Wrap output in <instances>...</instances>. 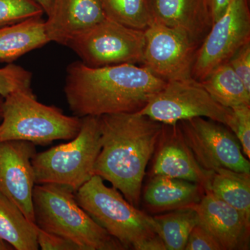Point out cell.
<instances>
[{
  "mask_svg": "<svg viewBox=\"0 0 250 250\" xmlns=\"http://www.w3.org/2000/svg\"><path fill=\"white\" fill-rule=\"evenodd\" d=\"M250 42L249 1L231 0L197 49L192 78L198 82L205 80L215 68L228 62L238 49Z\"/></svg>",
  "mask_w": 250,
  "mask_h": 250,
  "instance_id": "cell-10",
  "label": "cell"
},
{
  "mask_svg": "<svg viewBox=\"0 0 250 250\" xmlns=\"http://www.w3.org/2000/svg\"><path fill=\"white\" fill-rule=\"evenodd\" d=\"M100 149V118L83 117L80 132L74 139L33 157L36 184H57L76 192L94 176Z\"/></svg>",
  "mask_w": 250,
  "mask_h": 250,
  "instance_id": "cell-6",
  "label": "cell"
},
{
  "mask_svg": "<svg viewBox=\"0 0 250 250\" xmlns=\"http://www.w3.org/2000/svg\"><path fill=\"white\" fill-rule=\"evenodd\" d=\"M99 118L101 149L94 175L110 182L137 208L146 167L159 145L164 124L138 112Z\"/></svg>",
  "mask_w": 250,
  "mask_h": 250,
  "instance_id": "cell-2",
  "label": "cell"
},
{
  "mask_svg": "<svg viewBox=\"0 0 250 250\" xmlns=\"http://www.w3.org/2000/svg\"><path fill=\"white\" fill-rule=\"evenodd\" d=\"M153 167L154 175L188 181L210 190L213 171L200 166L183 139L178 124L164 125Z\"/></svg>",
  "mask_w": 250,
  "mask_h": 250,
  "instance_id": "cell-14",
  "label": "cell"
},
{
  "mask_svg": "<svg viewBox=\"0 0 250 250\" xmlns=\"http://www.w3.org/2000/svg\"><path fill=\"white\" fill-rule=\"evenodd\" d=\"M200 82L212 98L225 107L250 105V92L228 62L219 65Z\"/></svg>",
  "mask_w": 250,
  "mask_h": 250,
  "instance_id": "cell-20",
  "label": "cell"
},
{
  "mask_svg": "<svg viewBox=\"0 0 250 250\" xmlns=\"http://www.w3.org/2000/svg\"><path fill=\"white\" fill-rule=\"evenodd\" d=\"M154 22L187 35L200 47L213 25L208 0H151Z\"/></svg>",
  "mask_w": 250,
  "mask_h": 250,
  "instance_id": "cell-16",
  "label": "cell"
},
{
  "mask_svg": "<svg viewBox=\"0 0 250 250\" xmlns=\"http://www.w3.org/2000/svg\"><path fill=\"white\" fill-rule=\"evenodd\" d=\"M199 224L215 237L224 250H249L250 218L206 190L194 205Z\"/></svg>",
  "mask_w": 250,
  "mask_h": 250,
  "instance_id": "cell-13",
  "label": "cell"
},
{
  "mask_svg": "<svg viewBox=\"0 0 250 250\" xmlns=\"http://www.w3.org/2000/svg\"><path fill=\"white\" fill-rule=\"evenodd\" d=\"M138 113L164 125L202 117L228 126L231 108L215 102L200 82L190 78L167 82Z\"/></svg>",
  "mask_w": 250,
  "mask_h": 250,
  "instance_id": "cell-7",
  "label": "cell"
},
{
  "mask_svg": "<svg viewBox=\"0 0 250 250\" xmlns=\"http://www.w3.org/2000/svg\"><path fill=\"white\" fill-rule=\"evenodd\" d=\"M37 241L42 250H82L80 246L63 237L39 228Z\"/></svg>",
  "mask_w": 250,
  "mask_h": 250,
  "instance_id": "cell-29",
  "label": "cell"
},
{
  "mask_svg": "<svg viewBox=\"0 0 250 250\" xmlns=\"http://www.w3.org/2000/svg\"><path fill=\"white\" fill-rule=\"evenodd\" d=\"M228 62L250 92V42L238 49Z\"/></svg>",
  "mask_w": 250,
  "mask_h": 250,
  "instance_id": "cell-28",
  "label": "cell"
},
{
  "mask_svg": "<svg viewBox=\"0 0 250 250\" xmlns=\"http://www.w3.org/2000/svg\"><path fill=\"white\" fill-rule=\"evenodd\" d=\"M185 250H224L215 237L200 224L189 235Z\"/></svg>",
  "mask_w": 250,
  "mask_h": 250,
  "instance_id": "cell-27",
  "label": "cell"
},
{
  "mask_svg": "<svg viewBox=\"0 0 250 250\" xmlns=\"http://www.w3.org/2000/svg\"><path fill=\"white\" fill-rule=\"evenodd\" d=\"M210 190L250 218V173L226 168L213 170Z\"/></svg>",
  "mask_w": 250,
  "mask_h": 250,
  "instance_id": "cell-21",
  "label": "cell"
},
{
  "mask_svg": "<svg viewBox=\"0 0 250 250\" xmlns=\"http://www.w3.org/2000/svg\"><path fill=\"white\" fill-rule=\"evenodd\" d=\"M35 1L40 4L41 7L43 9L44 12L47 16L52 9V0H35Z\"/></svg>",
  "mask_w": 250,
  "mask_h": 250,
  "instance_id": "cell-31",
  "label": "cell"
},
{
  "mask_svg": "<svg viewBox=\"0 0 250 250\" xmlns=\"http://www.w3.org/2000/svg\"><path fill=\"white\" fill-rule=\"evenodd\" d=\"M106 18L100 0H52L46 34L50 42L68 46Z\"/></svg>",
  "mask_w": 250,
  "mask_h": 250,
  "instance_id": "cell-15",
  "label": "cell"
},
{
  "mask_svg": "<svg viewBox=\"0 0 250 250\" xmlns=\"http://www.w3.org/2000/svg\"><path fill=\"white\" fill-rule=\"evenodd\" d=\"M230 1L231 0H208L214 22L225 13Z\"/></svg>",
  "mask_w": 250,
  "mask_h": 250,
  "instance_id": "cell-30",
  "label": "cell"
},
{
  "mask_svg": "<svg viewBox=\"0 0 250 250\" xmlns=\"http://www.w3.org/2000/svg\"><path fill=\"white\" fill-rule=\"evenodd\" d=\"M75 193L57 184H36L33 209L38 228L74 242L82 250H126L80 207Z\"/></svg>",
  "mask_w": 250,
  "mask_h": 250,
  "instance_id": "cell-3",
  "label": "cell"
},
{
  "mask_svg": "<svg viewBox=\"0 0 250 250\" xmlns=\"http://www.w3.org/2000/svg\"><path fill=\"white\" fill-rule=\"evenodd\" d=\"M37 225L0 192V238L16 250H38Z\"/></svg>",
  "mask_w": 250,
  "mask_h": 250,
  "instance_id": "cell-19",
  "label": "cell"
},
{
  "mask_svg": "<svg viewBox=\"0 0 250 250\" xmlns=\"http://www.w3.org/2000/svg\"><path fill=\"white\" fill-rule=\"evenodd\" d=\"M186 144L207 170L226 168L250 174V163L239 141L228 126L197 117L177 123Z\"/></svg>",
  "mask_w": 250,
  "mask_h": 250,
  "instance_id": "cell-9",
  "label": "cell"
},
{
  "mask_svg": "<svg viewBox=\"0 0 250 250\" xmlns=\"http://www.w3.org/2000/svg\"><path fill=\"white\" fill-rule=\"evenodd\" d=\"M205 190L199 184L162 175H154L145 192L147 205L158 210H176L196 205Z\"/></svg>",
  "mask_w": 250,
  "mask_h": 250,
  "instance_id": "cell-17",
  "label": "cell"
},
{
  "mask_svg": "<svg viewBox=\"0 0 250 250\" xmlns=\"http://www.w3.org/2000/svg\"><path fill=\"white\" fill-rule=\"evenodd\" d=\"M166 83L135 64L91 67L80 61L67 66L64 92L74 116L100 117L141 111Z\"/></svg>",
  "mask_w": 250,
  "mask_h": 250,
  "instance_id": "cell-1",
  "label": "cell"
},
{
  "mask_svg": "<svg viewBox=\"0 0 250 250\" xmlns=\"http://www.w3.org/2000/svg\"><path fill=\"white\" fill-rule=\"evenodd\" d=\"M107 19L145 31L153 22L151 0H100Z\"/></svg>",
  "mask_w": 250,
  "mask_h": 250,
  "instance_id": "cell-23",
  "label": "cell"
},
{
  "mask_svg": "<svg viewBox=\"0 0 250 250\" xmlns=\"http://www.w3.org/2000/svg\"><path fill=\"white\" fill-rule=\"evenodd\" d=\"M80 207L125 249L146 250L159 236L153 217L131 205L119 190L94 175L75 192Z\"/></svg>",
  "mask_w": 250,
  "mask_h": 250,
  "instance_id": "cell-4",
  "label": "cell"
},
{
  "mask_svg": "<svg viewBox=\"0 0 250 250\" xmlns=\"http://www.w3.org/2000/svg\"><path fill=\"white\" fill-rule=\"evenodd\" d=\"M145 31L106 19L72 41L70 47L91 67L142 63Z\"/></svg>",
  "mask_w": 250,
  "mask_h": 250,
  "instance_id": "cell-8",
  "label": "cell"
},
{
  "mask_svg": "<svg viewBox=\"0 0 250 250\" xmlns=\"http://www.w3.org/2000/svg\"><path fill=\"white\" fill-rule=\"evenodd\" d=\"M35 144L24 141L0 142V192L34 223L33 190L36 185L33 157Z\"/></svg>",
  "mask_w": 250,
  "mask_h": 250,
  "instance_id": "cell-12",
  "label": "cell"
},
{
  "mask_svg": "<svg viewBox=\"0 0 250 250\" xmlns=\"http://www.w3.org/2000/svg\"><path fill=\"white\" fill-rule=\"evenodd\" d=\"M50 42L45 21L34 17L0 27V62L12 63L20 57Z\"/></svg>",
  "mask_w": 250,
  "mask_h": 250,
  "instance_id": "cell-18",
  "label": "cell"
},
{
  "mask_svg": "<svg viewBox=\"0 0 250 250\" xmlns=\"http://www.w3.org/2000/svg\"><path fill=\"white\" fill-rule=\"evenodd\" d=\"M0 142L24 141L47 146L70 141L81 129L82 118L64 114L60 108L39 103L33 92L15 91L4 98Z\"/></svg>",
  "mask_w": 250,
  "mask_h": 250,
  "instance_id": "cell-5",
  "label": "cell"
},
{
  "mask_svg": "<svg viewBox=\"0 0 250 250\" xmlns=\"http://www.w3.org/2000/svg\"><path fill=\"white\" fill-rule=\"evenodd\" d=\"M3 100H4V99L2 97L0 96V121L1 120V113H2Z\"/></svg>",
  "mask_w": 250,
  "mask_h": 250,
  "instance_id": "cell-32",
  "label": "cell"
},
{
  "mask_svg": "<svg viewBox=\"0 0 250 250\" xmlns=\"http://www.w3.org/2000/svg\"><path fill=\"white\" fill-rule=\"evenodd\" d=\"M32 74L24 67L9 63L0 68V96L6 98L15 91L33 92Z\"/></svg>",
  "mask_w": 250,
  "mask_h": 250,
  "instance_id": "cell-25",
  "label": "cell"
},
{
  "mask_svg": "<svg viewBox=\"0 0 250 250\" xmlns=\"http://www.w3.org/2000/svg\"><path fill=\"white\" fill-rule=\"evenodd\" d=\"M144 31L143 67L166 82L192 78L198 46L183 33L154 21Z\"/></svg>",
  "mask_w": 250,
  "mask_h": 250,
  "instance_id": "cell-11",
  "label": "cell"
},
{
  "mask_svg": "<svg viewBox=\"0 0 250 250\" xmlns=\"http://www.w3.org/2000/svg\"><path fill=\"white\" fill-rule=\"evenodd\" d=\"M228 127L241 144L243 154L250 158V105H239L231 108Z\"/></svg>",
  "mask_w": 250,
  "mask_h": 250,
  "instance_id": "cell-26",
  "label": "cell"
},
{
  "mask_svg": "<svg viewBox=\"0 0 250 250\" xmlns=\"http://www.w3.org/2000/svg\"><path fill=\"white\" fill-rule=\"evenodd\" d=\"M43 9L35 0H0V27L34 17H42Z\"/></svg>",
  "mask_w": 250,
  "mask_h": 250,
  "instance_id": "cell-24",
  "label": "cell"
},
{
  "mask_svg": "<svg viewBox=\"0 0 250 250\" xmlns=\"http://www.w3.org/2000/svg\"><path fill=\"white\" fill-rule=\"evenodd\" d=\"M156 232L160 236L166 250H184L189 235L199 224L194 205L179 208L166 215L153 217Z\"/></svg>",
  "mask_w": 250,
  "mask_h": 250,
  "instance_id": "cell-22",
  "label": "cell"
}]
</instances>
